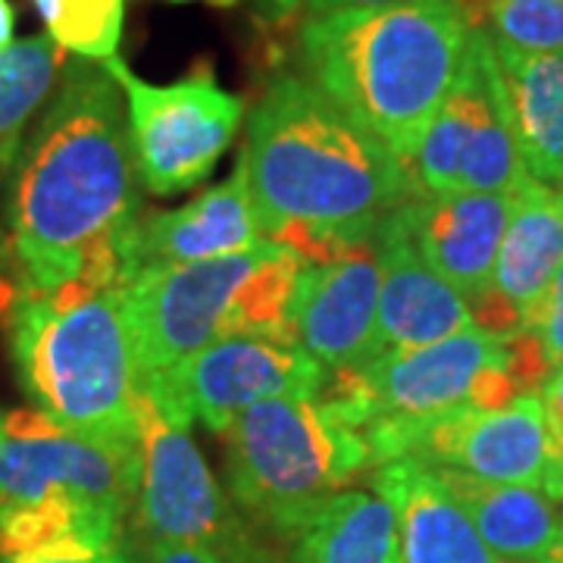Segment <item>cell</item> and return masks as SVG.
<instances>
[{
    "mask_svg": "<svg viewBox=\"0 0 563 563\" xmlns=\"http://www.w3.org/2000/svg\"><path fill=\"white\" fill-rule=\"evenodd\" d=\"M301 263L263 239L242 254L141 269L122 288L141 376H166L229 335L295 339L288 307Z\"/></svg>",
    "mask_w": 563,
    "mask_h": 563,
    "instance_id": "obj_5",
    "label": "cell"
},
{
    "mask_svg": "<svg viewBox=\"0 0 563 563\" xmlns=\"http://www.w3.org/2000/svg\"><path fill=\"white\" fill-rule=\"evenodd\" d=\"M298 563H401L398 514L376 492H339L303 526Z\"/></svg>",
    "mask_w": 563,
    "mask_h": 563,
    "instance_id": "obj_23",
    "label": "cell"
},
{
    "mask_svg": "<svg viewBox=\"0 0 563 563\" xmlns=\"http://www.w3.org/2000/svg\"><path fill=\"white\" fill-rule=\"evenodd\" d=\"M383 263L376 244L354 247L335 261L301 263L288 325L310 357L329 369H357L373 357Z\"/></svg>",
    "mask_w": 563,
    "mask_h": 563,
    "instance_id": "obj_13",
    "label": "cell"
},
{
    "mask_svg": "<svg viewBox=\"0 0 563 563\" xmlns=\"http://www.w3.org/2000/svg\"><path fill=\"white\" fill-rule=\"evenodd\" d=\"M139 454L135 504L151 539L198 544L232 563H279L220 488L188 426L166 420L147 391L139 401Z\"/></svg>",
    "mask_w": 563,
    "mask_h": 563,
    "instance_id": "obj_11",
    "label": "cell"
},
{
    "mask_svg": "<svg viewBox=\"0 0 563 563\" xmlns=\"http://www.w3.org/2000/svg\"><path fill=\"white\" fill-rule=\"evenodd\" d=\"M514 563H548V561H514Z\"/></svg>",
    "mask_w": 563,
    "mask_h": 563,
    "instance_id": "obj_35",
    "label": "cell"
},
{
    "mask_svg": "<svg viewBox=\"0 0 563 563\" xmlns=\"http://www.w3.org/2000/svg\"><path fill=\"white\" fill-rule=\"evenodd\" d=\"M139 448L91 442L79 435L0 439V507L41 501L69 492L129 514L139 498Z\"/></svg>",
    "mask_w": 563,
    "mask_h": 563,
    "instance_id": "obj_14",
    "label": "cell"
},
{
    "mask_svg": "<svg viewBox=\"0 0 563 563\" xmlns=\"http://www.w3.org/2000/svg\"><path fill=\"white\" fill-rule=\"evenodd\" d=\"M563 266V188L529 179L514 195V213L504 232L495 291L529 332L544 295Z\"/></svg>",
    "mask_w": 563,
    "mask_h": 563,
    "instance_id": "obj_20",
    "label": "cell"
},
{
    "mask_svg": "<svg viewBox=\"0 0 563 563\" xmlns=\"http://www.w3.org/2000/svg\"><path fill=\"white\" fill-rule=\"evenodd\" d=\"M16 35V7L10 0H0V51H7Z\"/></svg>",
    "mask_w": 563,
    "mask_h": 563,
    "instance_id": "obj_31",
    "label": "cell"
},
{
    "mask_svg": "<svg viewBox=\"0 0 563 563\" xmlns=\"http://www.w3.org/2000/svg\"><path fill=\"white\" fill-rule=\"evenodd\" d=\"M66 66L60 51L47 35L13 41L0 51V173H10L22 139L44 101H51Z\"/></svg>",
    "mask_w": 563,
    "mask_h": 563,
    "instance_id": "obj_24",
    "label": "cell"
},
{
    "mask_svg": "<svg viewBox=\"0 0 563 563\" xmlns=\"http://www.w3.org/2000/svg\"><path fill=\"white\" fill-rule=\"evenodd\" d=\"M369 483L398 514L401 563H501L429 463L401 457L376 466Z\"/></svg>",
    "mask_w": 563,
    "mask_h": 563,
    "instance_id": "obj_18",
    "label": "cell"
},
{
    "mask_svg": "<svg viewBox=\"0 0 563 563\" xmlns=\"http://www.w3.org/2000/svg\"><path fill=\"white\" fill-rule=\"evenodd\" d=\"M526 173L563 188V51H520L495 41Z\"/></svg>",
    "mask_w": 563,
    "mask_h": 563,
    "instance_id": "obj_21",
    "label": "cell"
},
{
    "mask_svg": "<svg viewBox=\"0 0 563 563\" xmlns=\"http://www.w3.org/2000/svg\"><path fill=\"white\" fill-rule=\"evenodd\" d=\"M529 332L542 344L551 373H558L563 366V266L558 269L554 282H551L542 307H539V317H536Z\"/></svg>",
    "mask_w": 563,
    "mask_h": 563,
    "instance_id": "obj_27",
    "label": "cell"
},
{
    "mask_svg": "<svg viewBox=\"0 0 563 563\" xmlns=\"http://www.w3.org/2000/svg\"><path fill=\"white\" fill-rule=\"evenodd\" d=\"M44 563H132L125 554L113 551V554H101V558H81V561H44Z\"/></svg>",
    "mask_w": 563,
    "mask_h": 563,
    "instance_id": "obj_32",
    "label": "cell"
},
{
    "mask_svg": "<svg viewBox=\"0 0 563 563\" xmlns=\"http://www.w3.org/2000/svg\"><path fill=\"white\" fill-rule=\"evenodd\" d=\"M426 195H514L529 179L495 41L470 32L457 79L413 157Z\"/></svg>",
    "mask_w": 563,
    "mask_h": 563,
    "instance_id": "obj_10",
    "label": "cell"
},
{
    "mask_svg": "<svg viewBox=\"0 0 563 563\" xmlns=\"http://www.w3.org/2000/svg\"><path fill=\"white\" fill-rule=\"evenodd\" d=\"M0 251H3V229H0Z\"/></svg>",
    "mask_w": 563,
    "mask_h": 563,
    "instance_id": "obj_36",
    "label": "cell"
},
{
    "mask_svg": "<svg viewBox=\"0 0 563 563\" xmlns=\"http://www.w3.org/2000/svg\"><path fill=\"white\" fill-rule=\"evenodd\" d=\"M435 476L461 504L483 542L504 561H544L561 542L563 520L554 501L523 485H501L476 479L461 470L432 466Z\"/></svg>",
    "mask_w": 563,
    "mask_h": 563,
    "instance_id": "obj_22",
    "label": "cell"
},
{
    "mask_svg": "<svg viewBox=\"0 0 563 563\" xmlns=\"http://www.w3.org/2000/svg\"><path fill=\"white\" fill-rule=\"evenodd\" d=\"M373 470L401 457L461 470L485 483L523 485L563 501V457L542 391H526L501 410L457 407L432 420L379 417L361 426Z\"/></svg>",
    "mask_w": 563,
    "mask_h": 563,
    "instance_id": "obj_8",
    "label": "cell"
},
{
    "mask_svg": "<svg viewBox=\"0 0 563 563\" xmlns=\"http://www.w3.org/2000/svg\"><path fill=\"white\" fill-rule=\"evenodd\" d=\"M501 44L520 51H563V0H488Z\"/></svg>",
    "mask_w": 563,
    "mask_h": 563,
    "instance_id": "obj_26",
    "label": "cell"
},
{
    "mask_svg": "<svg viewBox=\"0 0 563 563\" xmlns=\"http://www.w3.org/2000/svg\"><path fill=\"white\" fill-rule=\"evenodd\" d=\"M129 0H35L47 38L79 60L120 57Z\"/></svg>",
    "mask_w": 563,
    "mask_h": 563,
    "instance_id": "obj_25",
    "label": "cell"
},
{
    "mask_svg": "<svg viewBox=\"0 0 563 563\" xmlns=\"http://www.w3.org/2000/svg\"><path fill=\"white\" fill-rule=\"evenodd\" d=\"M332 373L298 339L229 335L207 344L166 376H144V391L166 420L225 432L232 420L269 398H320Z\"/></svg>",
    "mask_w": 563,
    "mask_h": 563,
    "instance_id": "obj_12",
    "label": "cell"
},
{
    "mask_svg": "<svg viewBox=\"0 0 563 563\" xmlns=\"http://www.w3.org/2000/svg\"><path fill=\"white\" fill-rule=\"evenodd\" d=\"M470 25L457 0H401L301 22L303 79L407 166L457 79Z\"/></svg>",
    "mask_w": 563,
    "mask_h": 563,
    "instance_id": "obj_3",
    "label": "cell"
},
{
    "mask_svg": "<svg viewBox=\"0 0 563 563\" xmlns=\"http://www.w3.org/2000/svg\"><path fill=\"white\" fill-rule=\"evenodd\" d=\"M542 401L548 410V422H551V432H554V442L563 457V366L542 385Z\"/></svg>",
    "mask_w": 563,
    "mask_h": 563,
    "instance_id": "obj_30",
    "label": "cell"
},
{
    "mask_svg": "<svg viewBox=\"0 0 563 563\" xmlns=\"http://www.w3.org/2000/svg\"><path fill=\"white\" fill-rule=\"evenodd\" d=\"M0 563H3V558H0Z\"/></svg>",
    "mask_w": 563,
    "mask_h": 563,
    "instance_id": "obj_37",
    "label": "cell"
},
{
    "mask_svg": "<svg viewBox=\"0 0 563 563\" xmlns=\"http://www.w3.org/2000/svg\"><path fill=\"white\" fill-rule=\"evenodd\" d=\"M125 514L69 492L0 507L3 563L81 561L120 551Z\"/></svg>",
    "mask_w": 563,
    "mask_h": 563,
    "instance_id": "obj_19",
    "label": "cell"
},
{
    "mask_svg": "<svg viewBox=\"0 0 563 563\" xmlns=\"http://www.w3.org/2000/svg\"><path fill=\"white\" fill-rule=\"evenodd\" d=\"M544 561H548V563H563V536H561V542L551 548V554H548Z\"/></svg>",
    "mask_w": 563,
    "mask_h": 563,
    "instance_id": "obj_33",
    "label": "cell"
},
{
    "mask_svg": "<svg viewBox=\"0 0 563 563\" xmlns=\"http://www.w3.org/2000/svg\"><path fill=\"white\" fill-rule=\"evenodd\" d=\"M103 66L125 98L141 185L157 198L201 185L242 125V98L225 91L207 63L169 85L139 79L122 57Z\"/></svg>",
    "mask_w": 563,
    "mask_h": 563,
    "instance_id": "obj_9",
    "label": "cell"
},
{
    "mask_svg": "<svg viewBox=\"0 0 563 563\" xmlns=\"http://www.w3.org/2000/svg\"><path fill=\"white\" fill-rule=\"evenodd\" d=\"M263 242L254 213L247 173L239 163L235 176L203 191L185 207L144 213L135 239V269L198 263L225 254H242Z\"/></svg>",
    "mask_w": 563,
    "mask_h": 563,
    "instance_id": "obj_17",
    "label": "cell"
},
{
    "mask_svg": "<svg viewBox=\"0 0 563 563\" xmlns=\"http://www.w3.org/2000/svg\"><path fill=\"white\" fill-rule=\"evenodd\" d=\"M373 244L383 263V288H379L376 339L369 361L383 357L388 351L444 342L476 325L470 301L422 261L398 210H391L376 225Z\"/></svg>",
    "mask_w": 563,
    "mask_h": 563,
    "instance_id": "obj_15",
    "label": "cell"
},
{
    "mask_svg": "<svg viewBox=\"0 0 563 563\" xmlns=\"http://www.w3.org/2000/svg\"><path fill=\"white\" fill-rule=\"evenodd\" d=\"M144 563H232L207 551V548H198V544H181V542H163V539H151L147 544V554H144Z\"/></svg>",
    "mask_w": 563,
    "mask_h": 563,
    "instance_id": "obj_29",
    "label": "cell"
},
{
    "mask_svg": "<svg viewBox=\"0 0 563 563\" xmlns=\"http://www.w3.org/2000/svg\"><path fill=\"white\" fill-rule=\"evenodd\" d=\"M222 439L239 510L285 539H298L322 504L373 470L363 435L325 395L254 404Z\"/></svg>",
    "mask_w": 563,
    "mask_h": 563,
    "instance_id": "obj_6",
    "label": "cell"
},
{
    "mask_svg": "<svg viewBox=\"0 0 563 563\" xmlns=\"http://www.w3.org/2000/svg\"><path fill=\"white\" fill-rule=\"evenodd\" d=\"M239 163L263 239L310 263L373 244L391 210L426 195L413 166L313 81L288 73L251 110Z\"/></svg>",
    "mask_w": 563,
    "mask_h": 563,
    "instance_id": "obj_2",
    "label": "cell"
},
{
    "mask_svg": "<svg viewBox=\"0 0 563 563\" xmlns=\"http://www.w3.org/2000/svg\"><path fill=\"white\" fill-rule=\"evenodd\" d=\"M357 432L379 417L432 420L457 407L501 410L526 395L510 339L466 329L444 342L388 351L357 369L332 373L322 391Z\"/></svg>",
    "mask_w": 563,
    "mask_h": 563,
    "instance_id": "obj_7",
    "label": "cell"
},
{
    "mask_svg": "<svg viewBox=\"0 0 563 563\" xmlns=\"http://www.w3.org/2000/svg\"><path fill=\"white\" fill-rule=\"evenodd\" d=\"M514 195H422L398 207V217L422 261L473 303L495 291V263L514 213Z\"/></svg>",
    "mask_w": 563,
    "mask_h": 563,
    "instance_id": "obj_16",
    "label": "cell"
},
{
    "mask_svg": "<svg viewBox=\"0 0 563 563\" xmlns=\"http://www.w3.org/2000/svg\"><path fill=\"white\" fill-rule=\"evenodd\" d=\"M139 169L122 88L95 60H66L10 169L7 222L20 291H122L139 276Z\"/></svg>",
    "mask_w": 563,
    "mask_h": 563,
    "instance_id": "obj_1",
    "label": "cell"
},
{
    "mask_svg": "<svg viewBox=\"0 0 563 563\" xmlns=\"http://www.w3.org/2000/svg\"><path fill=\"white\" fill-rule=\"evenodd\" d=\"M0 439H3V413H0Z\"/></svg>",
    "mask_w": 563,
    "mask_h": 563,
    "instance_id": "obj_34",
    "label": "cell"
},
{
    "mask_svg": "<svg viewBox=\"0 0 563 563\" xmlns=\"http://www.w3.org/2000/svg\"><path fill=\"white\" fill-rule=\"evenodd\" d=\"M10 322V354L22 391L63 432L139 448L144 391L122 291L63 285L51 295L20 291Z\"/></svg>",
    "mask_w": 563,
    "mask_h": 563,
    "instance_id": "obj_4",
    "label": "cell"
},
{
    "mask_svg": "<svg viewBox=\"0 0 563 563\" xmlns=\"http://www.w3.org/2000/svg\"><path fill=\"white\" fill-rule=\"evenodd\" d=\"M385 3H401V0H254L257 13L266 20H298L307 22L313 16H329L342 10H363V7H385Z\"/></svg>",
    "mask_w": 563,
    "mask_h": 563,
    "instance_id": "obj_28",
    "label": "cell"
}]
</instances>
